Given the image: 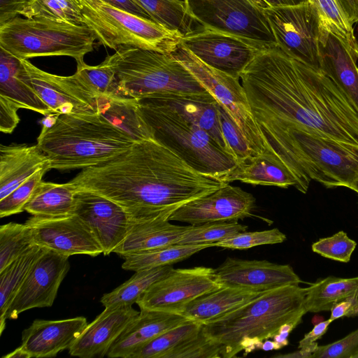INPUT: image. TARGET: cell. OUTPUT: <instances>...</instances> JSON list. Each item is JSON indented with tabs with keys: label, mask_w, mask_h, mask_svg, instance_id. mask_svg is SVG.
Returning <instances> with one entry per match:
<instances>
[{
	"label": "cell",
	"mask_w": 358,
	"mask_h": 358,
	"mask_svg": "<svg viewBox=\"0 0 358 358\" xmlns=\"http://www.w3.org/2000/svg\"><path fill=\"white\" fill-rule=\"evenodd\" d=\"M110 6L120 10L150 20L148 14L134 0H103Z\"/></svg>",
	"instance_id": "obj_54"
},
{
	"label": "cell",
	"mask_w": 358,
	"mask_h": 358,
	"mask_svg": "<svg viewBox=\"0 0 358 358\" xmlns=\"http://www.w3.org/2000/svg\"><path fill=\"white\" fill-rule=\"evenodd\" d=\"M308 287L290 285L267 291L240 308L217 319L202 323L203 333L221 345L223 358L261 349L285 323L301 322L307 313Z\"/></svg>",
	"instance_id": "obj_3"
},
{
	"label": "cell",
	"mask_w": 358,
	"mask_h": 358,
	"mask_svg": "<svg viewBox=\"0 0 358 358\" xmlns=\"http://www.w3.org/2000/svg\"><path fill=\"white\" fill-rule=\"evenodd\" d=\"M174 268L166 265L135 271L128 280L103 295L101 302L105 308L132 306L157 281L170 274Z\"/></svg>",
	"instance_id": "obj_35"
},
{
	"label": "cell",
	"mask_w": 358,
	"mask_h": 358,
	"mask_svg": "<svg viewBox=\"0 0 358 358\" xmlns=\"http://www.w3.org/2000/svg\"><path fill=\"white\" fill-rule=\"evenodd\" d=\"M214 274L222 287L268 291L302 280L289 264H277L266 260H245L227 257Z\"/></svg>",
	"instance_id": "obj_20"
},
{
	"label": "cell",
	"mask_w": 358,
	"mask_h": 358,
	"mask_svg": "<svg viewBox=\"0 0 358 358\" xmlns=\"http://www.w3.org/2000/svg\"><path fill=\"white\" fill-rule=\"evenodd\" d=\"M331 322L343 318L358 316V297H348L333 306L330 310Z\"/></svg>",
	"instance_id": "obj_52"
},
{
	"label": "cell",
	"mask_w": 358,
	"mask_h": 358,
	"mask_svg": "<svg viewBox=\"0 0 358 358\" xmlns=\"http://www.w3.org/2000/svg\"><path fill=\"white\" fill-rule=\"evenodd\" d=\"M77 188L69 181L58 184L41 181L24 206L32 215L64 216L73 215Z\"/></svg>",
	"instance_id": "obj_32"
},
{
	"label": "cell",
	"mask_w": 358,
	"mask_h": 358,
	"mask_svg": "<svg viewBox=\"0 0 358 358\" xmlns=\"http://www.w3.org/2000/svg\"><path fill=\"white\" fill-rule=\"evenodd\" d=\"M36 245L0 271V330L5 328L6 313L23 283L31 265L43 252Z\"/></svg>",
	"instance_id": "obj_36"
},
{
	"label": "cell",
	"mask_w": 358,
	"mask_h": 358,
	"mask_svg": "<svg viewBox=\"0 0 358 358\" xmlns=\"http://www.w3.org/2000/svg\"><path fill=\"white\" fill-rule=\"evenodd\" d=\"M0 96L20 108L31 110L47 116L52 113L31 84L21 59L0 48Z\"/></svg>",
	"instance_id": "obj_29"
},
{
	"label": "cell",
	"mask_w": 358,
	"mask_h": 358,
	"mask_svg": "<svg viewBox=\"0 0 358 358\" xmlns=\"http://www.w3.org/2000/svg\"><path fill=\"white\" fill-rule=\"evenodd\" d=\"M272 152L290 169L298 180L296 189L304 194L312 180L327 188H348L358 176V145L301 126L285 129Z\"/></svg>",
	"instance_id": "obj_5"
},
{
	"label": "cell",
	"mask_w": 358,
	"mask_h": 358,
	"mask_svg": "<svg viewBox=\"0 0 358 358\" xmlns=\"http://www.w3.org/2000/svg\"><path fill=\"white\" fill-rule=\"evenodd\" d=\"M46 166L31 175L5 198L0 200V217L22 213L32 196L35 189L42 181L44 174L50 170Z\"/></svg>",
	"instance_id": "obj_44"
},
{
	"label": "cell",
	"mask_w": 358,
	"mask_h": 358,
	"mask_svg": "<svg viewBox=\"0 0 358 358\" xmlns=\"http://www.w3.org/2000/svg\"><path fill=\"white\" fill-rule=\"evenodd\" d=\"M31 0H0V26L18 17L24 15Z\"/></svg>",
	"instance_id": "obj_51"
},
{
	"label": "cell",
	"mask_w": 358,
	"mask_h": 358,
	"mask_svg": "<svg viewBox=\"0 0 358 358\" xmlns=\"http://www.w3.org/2000/svg\"><path fill=\"white\" fill-rule=\"evenodd\" d=\"M181 44L206 64L238 79L257 54L277 46L201 25L183 36Z\"/></svg>",
	"instance_id": "obj_13"
},
{
	"label": "cell",
	"mask_w": 358,
	"mask_h": 358,
	"mask_svg": "<svg viewBox=\"0 0 358 358\" xmlns=\"http://www.w3.org/2000/svg\"><path fill=\"white\" fill-rule=\"evenodd\" d=\"M301 322H292L282 325L278 332L272 338L275 343L277 350L281 349L289 344L288 336L290 332Z\"/></svg>",
	"instance_id": "obj_55"
},
{
	"label": "cell",
	"mask_w": 358,
	"mask_h": 358,
	"mask_svg": "<svg viewBox=\"0 0 358 358\" xmlns=\"http://www.w3.org/2000/svg\"><path fill=\"white\" fill-rule=\"evenodd\" d=\"M138 101L154 138L196 171L222 180L236 166V158L204 129L171 108L147 98Z\"/></svg>",
	"instance_id": "obj_7"
},
{
	"label": "cell",
	"mask_w": 358,
	"mask_h": 358,
	"mask_svg": "<svg viewBox=\"0 0 358 358\" xmlns=\"http://www.w3.org/2000/svg\"><path fill=\"white\" fill-rule=\"evenodd\" d=\"M286 235L278 229L237 234L223 241L215 243L216 247L231 249H248L255 246L275 244L284 242Z\"/></svg>",
	"instance_id": "obj_46"
},
{
	"label": "cell",
	"mask_w": 358,
	"mask_h": 358,
	"mask_svg": "<svg viewBox=\"0 0 358 358\" xmlns=\"http://www.w3.org/2000/svg\"><path fill=\"white\" fill-rule=\"evenodd\" d=\"M24 17H44L84 24L80 6L76 0H31Z\"/></svg>",
	"instance_id": "obj_43"
},
{
	"label": "cell",
	"mask_w": 358,
	"mask_h": 358,
	"mask_svg": "<svg viewBox=\"0 0 358 358\" xmlns=\"http://www.w3.org/2000/svg\"><path fill=\"white\" fill-rule=\"evenodd\" d=\"M69 257L44 248L10 304L6 319L15 320L25 310L51 306L69 270Z\"/></svg>",
	"instance_id": "obj_15"
},
{
	"label": "cell",
	"mask_w": 358,
	"mask_h": 358,
	"mask_svg": "<svg viewBox=\"0 0 358 358\" xmlns=\"http://www.w3.org/2000/svg\"><path fill=\"white\" fill-rule=\"evenodd\" d=\"M73 75L97 97L118 94L115 73L103 61L96 66H90L84 61L77 63Z\"/></svg>",
	"instance_id": "obj_42"
},
{
	"label": "cell",
	"mask_w": 358,
	"mask_h": 358,
	"mask_svg": "<svg viewBox=\"0 0 358 358\" xmlns=\"http://www.w3.org/2000/svg\"><path fill=\"white\" fill-rule=\"evenodd\" d=\"M5 358H29L27 353L20 345L13 351L3 356Z\"/></svg>",
	"instance_id": "obj_59"
},
{
	"label": "cell",
	"mask_w": 358,
	"mask_h": 358,
	"mask_svg": "<svg viewBox=\"0 0 358 358\" xmlns=\"http://www.w3.org/2000/svg\"><path fill=\"white\" fill-rule=\"evenodd\" d=\"M261 349L265 351L277 350L275 343L273 341H269L268 339L262 343Z\"/></svg>",
	"instance_id": "obj_60"
},
{
	"label": "cell",
	"mask_w": 358,
	"mask_h": 358,
	"mask_svg": "<svg viewBox=\"0 0 358 358\" xmlns=\"http://www.w3.org/2000/svg\"><path fill=\"white\" fill-rule=\"evenodd\" d=\"M219 113L222 134L230 150L236 158L237 164L244 161L250 156H254L252 150L240 128L228 112L220 103Z\"/></svg>",
	"instance_id": "obj_48"
},
{
	"label": "cell",
	"mask_w": 358,
	"mask_h": 358,
	"mask_svg": "<svg viewBox=\"0 0 358 358\" xmlns=\"http://www.w3.org/2000/svg\"><path fill=\"white\" fill-rule=\"evenodd\" d=\"M144 98L176 110L207 131L221 148L233 155L222 134L219 103L212 94H167Z\"/></svg>",
	"instance_id": "obj_25"
},
{
	"label": "cell",
	"mask_w": 358,
	"mask_h": 358,
	"mask_svg": "<svg viewBox=\"0 0 358 358\" xmlns=\"http://www.w3.org/2000/svg\"><path fill=\"white\" fill-rule=\"evenodd\" d=\"M189 320L178 313L141 308L139 314L113 343L106 356L131 358L157 336Z\"/></svg>",
	"instance_id": "obj_23"
},
{
	"label": "cell",
	"mask_w": 358,
	"mask_h": 358,
	"mask_svg": "<svg viewBox=\"0 0 358 358\" xmlns=\"http://www.w3.org/2000/svg\"><path fill=\"white\" fill-rule=\"evenodd\" d=\"M189 226L172 224L167 217L131 220L129 232L113 252L120 257L177 244Z\"/></svg>",
	"instance_id": "obj_28"
},
{
	"label": "cell",
	"mask_w": 358,
	"mask_h": 358,
	"mask_svg": "<svg viewBox=\"0 0 358 358\" xmlns=\"http://www.w3.org/2000/svg\"><path fill=\"white\" fill-rule=\"evenodd\" d=\"M357 245L345 231H339L331 236L320 238L312 244L311 248L313 252L324 258L348 263Z\"/></svg>",
	"instance_id": "obj_45"
},
{
	"label": "cell",
	"mask_w": 358,
	"mask_h": 358,
	"mask_svg": "<svg viewBox=\"0 0 358 358\" xmlns=\"http://www.w3.org/2000/svg\"><path fill=\"white\" fill-rule=\"evenodd\" d=\"M84 317L58 320H35L22 333L20 346L29 357H52L69 349L87 326Z\"/></svg>",
	"instance_id": "obj_22"
},
{
	"label": "cell",
	"mask_w": 358,
	"mask_h": 358,
	"mask_svg": "<svg viewBox=\"0 0 358 358\" xmlns=\"http://www.w3.org/2000/svg\"><path fill=\"white\" fill-rule=\"evenodd\" d=\"M36 245L26 224L9 222L0 227V271Z\"/></svg>",
	"instance_id": "obj_40"
},
{
	"label": "cell",
	"mask_w": 358,
	"mask_h": 358,
	"mask_svg": "<svg viewBox=\"0 0 358 358\" xmlns=\"http://www.w3.org/2000/svg\"><path fill=\"white\" fill-rule=\"evenodd\" d=\"M73 214L90 229L104 255L113 252L123 241L131 225V217L123 207L85 189H77Z\"/></svg>",
	"instance_id": "obj_17"
},
{
	"label": "cell",
	"mask_w": 358,
	"mask_h": 358,
	"mask_svg": "<svg viewBox=\"0 0 358 358\" xmlns=\"http://www.w3.org/2000/svg\"><path fill=\"white\" fill-rule=\"evenodd\" d=\"M134 141L98 114L51 113L43 120L37 145L50 169H86L126 151Z\"/></svg>",
	"instance_id": "obj_4"
},
{
	"label": "cell",
	"mask_w": 358,
	"mask_h": 358,
	"mask_svg": "<svg viewBox=\"0 0 358 358\" xmlns=\"http://www.w3.org/2000/svg\"><path fill=\"white\" fill-rule=\"evenodd\" d=\"M202 323L189 320L157 336L136 351L131 358H165L181 344L196 336Z\"/></svg>",
	"instance_id": "obj_39"
},
{
	"label": "cell",
	"mask_w": 358,
	"mask_h": 358,
	"mask_svg": "<svg viewBox=\"0 0 358 358\" xmlns=\"http://www.w3.org/2000/svg\"><path fill=\"white\" fill-rule=\"evenodd\" d=\"M214 246H216L215 243L199 245L175 244L130 253L122 257L124 262L122 267L124 270L138 271L171 265L184 260L202 250Z\"/></svg>",
	"instance_id": "obj_34"
},
{
	"label": "cell",
	"mask_w": 358,
	"mask_h": 358,
	"mask_svg": "<svg viewBox=\"0 0 358 358\" xmlns=\"http://www.w3.org/2000/svg\"><path fill=\"white\" fill-rule=\"evenodd\" d=\"M96 40L85 24L44 17L18 16L0 26V48L20 59L66 56L79 63Z\"/></svg>",
	"instance_id": "obj_8"
},
{
	"label": "cell",
	"mask_w": 358,
	"mask_h": 358,
	"mask_svg": "<svg viewBox=\"0 0 358 358\" xmlns=\"http://www.w3.org/2000/svg\"><path fill=\"white\" fill-rule=\"evenodd\" d=\"M103 62L115 73L119 95L139 99L156 95L211 94L171 54L121 46Z\"/></svg>",
	"instance_id": "obj_6"
},
{
	"label": "cell",
	"mask_w": 358,
	"mask_h": 358,
	"mask_svg": "<svg viewBox=\"0 0 358 358\" xmlns=\"http://www.w3.org/2000/svg\"><path fill=\"white\" fill-rule=\"evenodd\" d=\"M139 314L132 306L105 308L69 349L71 356L104 357L115 340Z\"/></svg>",
	"instance_id": "obj_21"
},
{
	"label": "cell",
	"mask_w": 358,
	"mask_h": 358,
	"mask_svg": "<svg viewBox=\"0 0 358 358\" xmlns=\"http://www.w3.org/2000/svg\"><path fill=\"white\" fill-rule=\"evenodd\" d=\"M83 23L104 47L116 50L134 46L171 54L181 43L183 35L109 5L103 0H76Z\"/></svg>",
	"instance_id": "obj_9"
},
{
	"label": "cell",
	"mask_w": 358,
	"mask_h": 358,
	"mask_svg": "<svg viewBox=\"0 0 358 358\" xmlns=\"http://www.w3.org/2000/svg\"><path fill=\"white\" fill-rule=\"evenodd\" d=\"M97 114L134 142L154 138L135 98L119 94L98 96Z\"/></svg>",
	"instance_id": "obj_31"
},
{
	"label": "cell",
	"mask_w": 358,
	"mask_h": 358,
	"mask_svg": "<svg viewBox=\"0 0 358 358\" xmlns=\"http://www.w3.org/2000/svg\"><path fill=\"white\" fill-rule=\"evenodd\" d=\"M318 346V343L315 342L310 345L299 348V350L296 352L285 355H278L274 357L279 358H311Z\"/></svg>",
	"instance_id": "obj_58"
},
{
	"label": "cell",
	"mask_w": 358,
	"mask_h": 358,
	"mask_svg": "<svg viewBox=\"0 0 358 358\" xmlns=\"http://www.w3.org/2000/svg\"><path fill=\"white\" fill-rule=\"evenodd\" d=\"M222 180L227 183L238 180L252 185L281 188L298 187V180L290 169L271 151L250 156L238 163Z\"/></svg>",
	"instance_id": "obj_27"
},
{
	"label": "cell",
	"mask_w": 358,
	"mask_h": 358,
	"mask_svg": "<svg viewBox=\"0 0 358 358\" xmlns=\"http://www.w3.org/2000/svg\"><path fill=\"white\" fill-rule=\"evenodd\" d=\"M260 9H266L297 6L308 2L310 0H252Z\"/></svg>",
	"instance_id": "obj_56"
},
{
	"label": "cell",
	"mask_w": 358,
	"mask_h": 358,
	"mask_svg": "<svg viewBox=\"0 0 358 358\" xmlns=\"http://www.w3.org/2000/svg\"><path fill=\"white\" fill-rule=\"evenodd\" d=\"M171 55L184 64L228 112L254 156L270 151L256 123L240 79L206 64L181 43Z\"/></svg>",
	"instance_id": "obj_10"
},
{
	"label": "cell",
	"mask_w": 358,
	"mask_h": 358,
	"mask_svg": "<svg viewBox=\"0 0 358 358\" xmlns=\"http://www.w3.org/2000/svg\"><path fill=\"white\" fill-rule=\"evenodd\" d=\"M277 47L286 55L320 70V36L322 23L309 1L297 6L264 10Z\"/></svg>",
	"instance_id": "obj_11"
},
{
	"label": "cell",
	"mask_w": 358,
	"mask_h": 358,
	"mask_svg": "<svg viewBox=\"0 0 358 358\" xmlns=\"http://www.w3.org/2000/svg\"><path fill=\"white\" fill-rule=\"evenodd\" d=\"M348 188L358 193V176L351 183Z\"/></svg>",
	"instance_id": "obj_61"
},
{
	"label": "cell",
	"mask_w": 358,
	"mask_h": 358,
	"mask_svg": "<svg viewBox=\"0 0 358 358\" xmlns=\"http://www.w3.org/2000/svg\"><path fill=\"white\" fill-rule=\"evenodd\" d=\"M35 244L59 254L96 257L102 248L88 227L76 215L64 216L32 215L25 222Z\"/></svg>",
	"instance_id": "obj_16"
},
{
	"label": "cell",
	"mask_w": 358,
	"mask_h": 358,
	"mask_svg": "<svg viewBox=\"0 0 358 358\" xmlns=\"http://www.w3.org/2000/svg\"><path fill=\"white\" fill-rule=\"evenodd\" d=\"M223 287L217 281L214 268L196 266L173 269L155 282L137 301L140 309L180 314L196 298Z\"/></svg>",
	"instance_id": "obj_14"
},
{
	"label": "cell",
	"mask_w": 358,
	"mask_h": 358,
	"mask_svg": "<svg viewBox=\"0 0 358 358\" xmlns=\"http://www.w3.org/2000/svg\"><path fill=\"white\" fill-rule=\"evenodd\" d=\"M351 358H358V350L354 353Z\"/></svg>",
	"instance_id": "obj_62"
},
{
	"label": "cell",
	"mask_w": 358,
	"mask_h": 358,
	"mask_svg": "<svg viewBox=\"0 0 358 358\" xmlns=\"http://www.w3.org/2000/svg\"><path fill=\"white\" fill-rule=\"evenodd\" d=\"M357 62L340 38L322 25L320 36V70L345 94L358 113Z\"/></svg>",
	"instance_id": "obj_24"
},
{
	"label": "cell",
	"mask_w": 358,
	"mask_h": 358,
	"mask_svg": "<svg viewBox=\"0 0 358 358\" xmlns=\"http://www.w3.org/2000/svg\"><path fill=\"white\" fill-rule=\"evenodd\" d=\"M247 229L248 226L239 224L238 221L216 222L195 226L189 225L177 244L215 243L245 231Z\"/></svg>",
	"instance_id": "obj_41"
},
{
	"label": "cell",
	"mask_w": 358,
	"mask_h": 358,
	"mask_svg": "<svg viewBox=\"0 0 358 358\" xmlns=\"http://www.w3.org/2000/svg\"><path fill=\"white\" fill-rule=\"evenodd\" d=\"M20 108L10 99L0 96V131L11 134L20 122Z\"/></svg>",
	"instance_id": "obj_50"
},
{
	"label": "cell",
	"mask_w": 358,
	"mask_h": 358,
	"mask_svg": "<svg viewBox=\"0 0 358 358\" xmlns=\"http://www.w3.org/2000/svg\"><path fill=\"white\" fill-rule=\"evenodd\" d=\"M46 166L49 160L37 144L1 145L0 200Z\"/></svg>",
	"instance_id": "obj_26"
},
{
	"label": "cell",
	"mask_w": 358,
	"mask_h": 358,
	"mask_svg": "<svg viewBox=\"0 0 358 358\" xmlns=\"http://www.w3.org/2000/svg\"><path fill=\"white\" fill-rule=\"evenodd\" d=\"M266 292L223 287L192 300L180 314L188 320L203 323L222 317Z\"/></svg>",
	"instance_id": "obj_30"
},
{
	"label": "cell",
	"mask_w": 358,
	"mask_h": 358,
	"mask_svg": "<svg viewBox=\"0 0 358 358\" xmlns=\"http://www.w3.org/2000/svg\"><path fill=\"white\" fill-rule=\"evenodd\" d=\"M315 6L322 25L340 38L358 60V41L353 24L338 0H310Z\"/></svg>",
	"instance_id": "obj_38"
},
{
	"label": "cell",
	"mask_w": 358,
	"mask_h": 358,
	"mask_svg": "<svg viewBox=\"0 0 358 358\" xmlns=\"http://www.w3.org/2000/svg\"><path fill=\"white\" fill-rule=\"evenodd\" d=\"M189 13L203 27L276 45L263 10L252 0H184Z\"/></svg>",
	"instance_id": "obj_12"
},
{
	"label": "cell",
	"mask_w": 358,
	"mask_h": 358,
	"mask_svg": "<svg viewBox=\"0 0 358 358\" xmlns=\"http://www.w3.org/2000/svg\"><path fill=\"white\" fill-rule=\"evenodd\" d=\"M358 350V329L333 343L318 346L311 358H351Z\"/></svg>",
	"instance_id": "obj_49"
},
{
	"label": "cell",
	"mask_w": 358,
	"mask_h": 358,
	"mask_svg": "<svg viewBox=\"0 0 358 358\" xmlns=\"http://www.w3.org/2000/svg\"><path fill=\"white\" fill-rule=\"evenodd\" d=\"M352 24L358 23V0H338Z\"/></svg>",
	"instance_id": "obj_57"
},
{
	"label": "cell",
	"mask_w": 358,
	"mask_h": 358,
	"mask_svg": "<svg viewBox=\"0 0 358 358\" xmlns=\"http://www.w3.org/2000/svg\"><path fill=\"white\" fill-rule=\"evenodd\" d=\"M255 208V198L250 193L228 183L182 205L172 213L169 220L194 226L238 221L252 216Z\"/></svg>",
	"instance_id": "obj_18"
},
{
	"label": "cell",
	"mask_w": 358,
	"mask_h": 358,
	"mask_svg": "<svg viewBox=\"0 0 358 358\" xmlns=\"http://www.w3.org/2000/svg\"><path fill=\"white\" fill-rule=\"evenodd\" d=\"M220 358L221 345L210 340L203 331L170 352L165 358Z\"/></svg>",
	"instance_id": "obj_47"
},
{
	"label": "cell",
	"mask_w": 358,
	"mask_h": 358,
	"mask_svg": "<svg viewBox=\"0 0 358 358\" xmlns=\"http://www.w3.org/2000/svg\"><path fill=\"white\" fill-rule=\"evenodd\" d=\"M331 322V320L329 318L316 324L299 341L298 348H301L310 345L320 339L326 334Z\"/></svg>",
	"instance_id": "obj_53"
},
{
	"label": "cell",
	"mask_w": 358,
	"mask_h": 358,
	"mask_svg": "<svg viewBox=\"0 0 358 358\" xmlns=\"http://www.w3.org/2000/svg\"><path fill=\"white\" fill-rule=\"evenodd\" d=\"M240 80L269 150L292 125L358 145V113L322 70L275 46L257 54Z\"/></svg>",
	"instance_id": "obj_1"
},
{
	"label": "cell",
	"mask_w": 358,
	"mask_h": 358,
	"mask_svg": "<svg viewBox=\"0 0 358 358\" xmlns=\"http://www.w3.org/2000/svg\"><path fill=\"white\" fill-rule=\"evenodd\" d=\"M38 96L52 113L97 114V96L74 75L58 76L44 71L28 59H21Z\"/></svg>",
	"instance_id": "obj_19"
},
{
	"label": "cell",
	"mask_w": 358,
	"mask_h": 358,
	"mask_svg": "<svg viewBox=\"0 0 358 358\" xmlns=\"http://www.w3.org/2000/svg\"><path fill=\"white\" fill-rule=\"evenodd\" d=\"M305 308L308 313L330 311L336 303L351 296L358 297V276L338 278L329 275L308 287Z\"/></svg>",
	"instance_id": "obj_33"
},
{
	"label": "cell",
	"mask_w": 358,
	"mask_h": 358,
	"mask_svg": "<svg viewBox=\"0 0 358 358\" xmlns=\"http://www.w3.org/2000/svg\"><path fill=\"white\" fill-rule=\"evenodd\" d=\"M70 182L113 200L133 220H169L182 205L228 184L196 171L155 138L134 142L115 157L83 169Z\"/></svg>",
	"instance_id": "obj_2"
},
{
	"label": "cell",
	"mask_w": 358,
	"mask_h": 358,
	"mask_svg": "<svg viewBox=\"0 0 358 358\" xmlns=\"http://www.w3.org/2000/svg\"><path fill=\"white\" fill-rule=\"evenodd\" d=\"M151 20L183 36L194 31L198 23L187 10L184 0H134Z\"/></svg>",
	"instance_id": "obj_37"
}]
</instances>
